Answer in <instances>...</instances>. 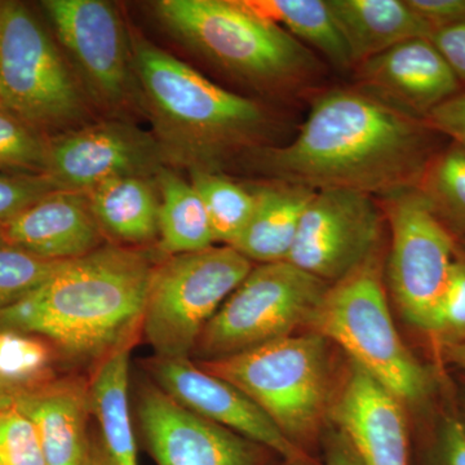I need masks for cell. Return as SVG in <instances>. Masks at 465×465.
Here are the masks:
<instances>
[{
    "label": "cell",
    "mask_w": 465,
    "mask_h": 465,
    "mask_svg": "<svg viewBox=\"0 0 465 465\" xmlns=\"http://www.w3.org/2000/svg\"><path fill=\"white\" fill-rule=\"evenodd\" d=\"M251 11L320 51L333 66L354 65L327 0H243Z\"/></svg>",
    "instance_id": "24"
},
{
    "label": "cell",
    "mask_w": 465,
    "mask_h": 465,
    "mask_svg": "<svg viewBox=\"0 0 465 465\" xmlns=\"http://www.w3.org/2000/svg\"><path fill=\"white\" fill-rule=\"evenodd\" d=\"M192 185L206 208L213 241L232 246L252 217L255 193L206 168L192 171Z\"/></svg>",
    "instance_id": "27"
},
{
    "label": "cell",
    "mask_w": 465,
    "mask_h": 465,
    "mask_svg": "<svg viewBox=\"0 0 465 465\" xmlns=\"http://www.w3.org/2000/svg\"><path fill=\"white\" fill-rule=\"evenodd\" d=\"M155 266L143 251L122 246L67 260L38 289L0 311V331L39 336L67 360L97 365L142 332Z\"/></svg>",
    "instance_id": "2"
},
{
    "label": "cell",
    "mask_w": 465,
    "mask_h": 465,
    "mask_svg": "<svg viewBox=\"0 0 465 465\" xmlns=\"http://www.w3.org/2000/svg\"><path fill=\"white\" fill-rule=\"evenodd\" d=\"M101 231L116 241L146 243L158 237L159 203L143 177H119L88 193Z\"/></svg>",
    "instance_id": "23"
},
{
    "label": "cell",
    "mask_w": 465,
    "mask_h": 465,
    "mask_svg": "<svg viewBox=\"0 0 465 465\" xmlns=\"http://www.w3.org/2000/svg\"><path fill=\"white\" fill-rule=\"evenodd\" d=\"M17 391L0 381V409H7L15 405Z\"/></svg>",
    "instance_id": "39"
},
{
    "label": "cell",
    "mask_w": 465,
    "mask_h": 465,
    "mask_svg": "<svg viewBox=\"0 0 465 465\" xmlns=\"http://www.w3.org/2000/svg\"><path fill=\"white\" fill-rule=\"evenodd\" d=\"M369 94L424 119L459 92L461 84L430 38L410 39L360 64Z\"/></svg>",
    "instance_id": "17"
},
{
    "label": "cell",
    "mask_w": 465,
    "mask_h": 465,
    "mask_svg": "<svg viewBox=\"0 0 465 465\" xmlns=\"http://www.w3.org/2000/svg\"><path fill=\"white\" fill-rule=\"evenodd\" d=\"M381 202L391 232V295L407 322L430 335L455 262V238L415 188L391 193Z\"/></svg>",
    "instance_id": "10"
},
{
    "label": "cell",
    "mask_w": 465,
    "mask_h": 465,
    "mask_svg": "<svg viewBox=\"0 0 465 465\" xmlns=\"http://www.w3.org/2000/svg\"><path fill=\"white\" fill-rule=\"evenodd\" d=\"M432 32L465 23V0H406Z\"/></svg>",
    "instance_id": "36"
},
{
    "label": "cell",
    "mask_w": 465,
    "mask_h": 465,
    "mask_svg": "<svg viewBox=\"0 0 465 465\" xmlns=\"http://www.w3.org/2000/svg\"><path fill=\"white\" fill-rule=\"evenodd\" d=\"M56 349L29 333L0 331V381L17 391L54 381Z\"/></svg>",
    "instance_id": "28"
},
{
    "label": "cell",
    "mask_w": 465,
    "mask_h": 465,
    "mask_svg": "<svg viewBox=\"0 0 465 465\" xmlns=\"http://www.w3.org/2000/svg\"><path fill=\"white\" fill-rule=\"evenodd\" d=\"M430 335L446 349L465 341V260H455Z\"/></svg>",
    "instance_id": "32"
},
{
    "label": "cell",
    "mask_w": 465,
    "mask_h": 465,
    "mask_svg": "<svg viewBox=\"0 0 465 465\" xmlns=\"http://www.w3.org/2000/svg\"><path fill=\"white\" fill-rule=\"evenodd\" d=\"M450 361L463 369L465 371V341L446 349Z\"/></svg>",
    "instance_id": "40"
},
{
    "label": "cell",
    "mask_w": 465,
    "mask_h": 465,
    "mask_svg": "<svg viewBox=\"0 0 465 465\" xmlns=\"http://www.w3.org/2000/svg\"><path fill=\"white\" fill-rule=\"evenodd\" d=\"M88 465H109L108 461H106L105 457H104L103 451L96 448H92L90 461H88Z\"/></svg>",
    "instance_id": "41"
},
{
    "label": "cell",
    "mask_w": 465,
    "mask_h": 465,
    "mask_svg": "<svg viewBox=\"0 0 465 465\" xmlns=\"http://www.w3.org/2000/svg\"><path fill=\"white\" fill-rule=\"evenodd\" d=\"M15 406L35 428L45 464L88 465L92 452L87 436L88 382L54 379L18 391Z\"/></svg>",
    "instance_id": "19"
},
{
    "label": "cell",
    "mask_w": 465,
    "mask_h": 465,
    "mask_svg": "<svg viewBox=\"0 0 465 465\" xmlns=\"http://www.w3.org/2000/svg\"><path fill=\"white\" fill-rule=\"evenodd\" d=\"M134 66L164 137L201 161L216 162L259 139L269 118L255 101L208 81L152 43H134Z\"/></svg>",
    "instance_id": "3"
},
{
    "label": "cell",
    "mask_w": 465,
    "mask_h": 465,
    "mask_svg": "<svg viewBox=\"0 0 465 465\" xmlns=\"http://www.w3.org/2000/svg\"><path fill=\"white\" fill-rule=\"evenodd\" d=\"M461 242H463V244H464V247H465V237L463 238V240H461Z\"/></svg>",
    "instance_id": "44"
},
{
    "label": "cell",
    "mask_w": 465,
    "mask_h": 465,
    "mask_svg": "<svg viewBox=\"0 0 465 465\" xmlns=\"http://www.w3.org/2000/svg\"><path fill=\"white\" fill-rule=\"evenodd\" d=\"M0 241L38 258L66 262L103 247V231L84 193L56 191L3 225Z\"/></svg>",
    "instance_id": "18"
},
{
    "label": "cell",
    "mask_w": 465,
    "mask_h": 465,
    "mask_svg": "<svg viewBox=\"0 0 465 465\" xmlns=\"http://www.w3.org/2000/svg\"><path fill=\"white\" fill-rule=\"evenodd\" d=\"M330 344L312 331L195 363L243 391L284 437L308 452L329 424L336 391Z\"/></svg>",
    "instance_id": "5"
},
{
    "label": "cell",
    "mask_w": 465,
    "mask_h": 465,
    "mask_svg": "<svg viewBox=\"0 0 465 465\" xmlns=\"http://www.w3.org/2000/svg\"><path fill=\"white\" fill-rule=\"evenodd\" d=\"M461 421H463V423L465 425V394L463 397V419H461Z\"/></svg>",
    "instance_id": "43"
},
{
    "label": "cell",
    "mask_w": 465,
    "mask_h": 465,
    "mask_svg": "<svg viewBox=\"0 0 465 465\" xmlns=\"http://www.w3.org/2000/svg\"><path fill=\"white\" fill-rule=\"evenodd\" d=\"M436 131L369 92L321 94L290 143L259 150L260 173L313 191L381 197L415 188L436 149Z\"/></svg>",
    "instance_id": "1"
},
{
    "label": "cell",
    "mask_w": 465,
    "mask_h": 465,
    "mask_svg": "<svg viewBox=\"0 0 465 465\" xmlns=\"http://www.w3.org/2000/svg\"><path fill=\"white\" fill-rule=\"evenodd\" d=\"M154 384L193 414L222 425L280 455L283 460H312L291 442L243 391L201 369L191 358L153 357L145 363Z\"/></svg>",
    "instance_id": "13"
},
{
    "label": "cell",
    "mask_w": 465,
    "mask_h": 465,
    "mask_svg": "<svg viewBox=\"0 0 465 465\" xmlns=\"http://www.w3.org/2000/svg\"><path fill=\"white\" fill-rule=\"evenodd\" d=\"M0 106L33 128L70 124L84 112L56 45L18 2H0Z\"/></svg>",
    "instance_id": "9"
},
{
    "label": "cell",
    "mask_w": 465,
    "mask_h": 465,
    "mask_svg": "<svg viewBox=\"0 0 465 465\" xmlns=\"http://www.w3.org/2000/svg\"><path fill=\"white\" fill-rule=\"evenodd\" d=\"M130 347L118 349L94 366L88 381L91 414L109 465H139L130 410Z\"/></svg>",
    "instance_id": "22"
},
{
    "label": "cell",
    "mask_w": 465,
    "mask_h": 465,
    "mask_svg": "<svg viewBox=\"0 0 465 465\" xmlns=\"http://www.w3.org/2000/svg\"><path fill=\"white\" fill-rule=\"evenodd\" d=\"M162 203L158 228L161 250L168 255L197 252L213 246V231L206 208L192 183L171 173L159 176Z\"/></svg>",
    "instance_id": "25"
},
{
    "label": "cell",
    "mask_w": 465,
    "mask_h": 465,
    "mask_svg": "<svg viewBox=\"0 0 465 465\" xmlns=\"http://www.w3.org/2000/svg\"><path fill=\"white\" fill-rule=\"evenodd\" d=\"M454 238L465 237V149L452 143L430 159L415 186Z\"/></svg>",
    "instance_id": "26"
},
{
    "label": "cell",
    "mask_w": 465,
    "mask_h": 465,
    "mask_svg": "<svg viewBox=\"0 0 465 465\" xmlns=\"http://www.w3.org/2000/svg\"><path fill=\"white\" fill-rule=\"evenodd\" d=\"M281 465H320V464H318L317 461L314 460V459H312V460H295V461L283 460V463Z\"/></svg>",
    "instance_id": "42"
},
{
    "label": "cell",
    "mask_w": 465,
    "mask_h": 465,
    "mask_svg": "<svg viewBox=\"0 0 465 465\" xmlns=\"http://www.w3.org/2000/svg\"><path fill=\"white\" fill-rule=\"evenodd\" d=\"M252 268L231 246L171 256L155 266L142 322L155 356L191 358L206 324Z\"/></svg>",
    "instance_id": "7"
},
{
    "label": "cell",
    "mask_w": 465,
    "mask_h": 465,
    "mask_svg": "<svg viewBox=\"0 0 465 465\" xmlns=\"http://www.w3.org/2000/svg\"><path fill=\"white\" fill-rule=\"evenodd\" d=\"M253 193L256 204L252 217L231 247L251 262H287L305 208L316 191L277 182L259 186Z\"/></svg>",
    "instance_id": "21"
},
{
    "label": "cell",
    "mask_w": 465,
    "mask_h": 465,
    "mask_svg": "<svg viewBox=\"0 0 465 465\" xmlns=\"http://www.w3.org/2000/svg\"><path fill=\"white\" fill-rule=\"evenodd\" d=\"M308 326L339 345L349 361L405 405H421L432 393L430 372L406 347L391 320L378 256L331 284Z\"/></svg>",
    "instance_id": "6"
},
{
    "label": "cell",
    "mask_w": 465,
    "mask_h": 465,
    "mask_svg": "<svg viewBox=\"0 0 465 465\" xmlns=\"http://www.w3.org/2000/svg\"><path fill=\"white\" fill-rule=\"evenodd\" d=\"M354 65L432 29L406 0H327Z\"/></svg>",
    "instance_id": "20"
},
{
    "label": "cell",
    "mask_w": 465,
    "mask_h": 465,
    "mask_svg": "<svg viewBox=\"0 0 465 465\" xmlns=\"http://www.w3.org/2000/svg\"><path fill=\"white\" fill-rule=\"evenodd\" d=\"M432 465H465V425L461 419H443L437 433Z\"/></svg>",
    "instance_id": "35"
},
{
    "label": "cell",
    "mask_w": 465,
    "mask_h": 465,
    "mask_svg": "<svg viewBox=\"0 0 465 465\" xmlns=\"http://www.w3.org/2000/svg\"><path fill=\"white\" fill-rule=\"evenodd\" d=\"M323 465H361L347 440L331 423L323 432Z\"/></svg>",
    "instance_id": "38"
},
{
    "label": "cell",
    "mask_w": 465,
    "mask_h": 465,
    "mask_svg": "<svg viewBox=\"0 0 465 465\" xmlns=\"http://www.w3.org/2000/svg\"><path fill=\"white\" fill-rule=\"evenodd\" d=\"M64 262L38 258L14 247H0V311L38 289Z\"/></svg>",
    "instance_id": "30"
},
{
    "label": "cell",
    "mask_w": 465,
    "mask_h": 465,
    "mask_svg": "<svg viewBox=\"0 0 465 465\" xmlns=\"http://www.w3.org/2000/svg\"><path fill=\"white\" fill-rule=\"evenodd\" d=\"M60 188L45 174L0 173V228L21 211Z\"/></svg>",
    "instance_id": "33"
},
{
    "label": "cell",
    "mask_w": 465,
    "mask_h": 465,
    "mask_svg": "<svg viewBox=\"0 0 465 465\" xmlns=\"http://www.w3.org/2000/svg\"><path fill=\"white\" fill-rule=\"evenodd\" d=\"M137 421L157 465H262L269 451L193 414L152 382L140 387Z\"/></svg>",
    "instance_id": "12"
},
{
    "label": "cell",
    "mask_w": 465,
    "mask_h": 465,
    "mask_svg": "<svg viewBox=\"0 0 465 465\" xmlns=\"http://www.w3.org/2000/svg\"><path fill=\"white\" fill-rule=\"evenodd\" d=\"M0 465H47L35 428L15 405L0 409Z\"/></svg>",
    "instance_id": "31"
},
{
    "label": "cell",
    "mask_w": 465,
    "mask_h": 465,
    "mask_svg": "<svg viewBox=\"0 0 465 465\" xmlns=\"http://www.w3.org/2000/svg\"><path fill=\"white\" fill-rule=\"evenodd\" d=\"M155 143L118 124L64 134L48 143L45 176L61 191L90 193L119 177H143L157 164Z\"/></svg>",
    "instance_id": "16"
},
{
    "label": "cell",
    "mask_w": 465,
    "mask_h": 465,
    "mask_svg": "<svg viewBox=\"0 0 465 465\" xmlns=\"http://www.w3.org/2000/svg\"><path fill=\"white\" fill-rule=\"evenodd\" d=\"M60 42L74 58L92 94L109 106L124 105L131 69L124 26L103 0H45Z\"/></svg>",
    "instance_id": "14"
},
{
    "label": "cell",
    "mask_w": 465,
    "mask_h": 465,
    "mask_svg": "<svg viewBox=\"0 0 465 465\" xmlns=\"http://www.w3.org/2000/svg\"><path fill=\"white\" fill-rule=\"evenodd\" d=\"M48 143L35 128L0 106V170L45 174Z\"/></svg>",
    "instance_id": "29"
},
{
    "label": "cell",
    "mask_w": 465,
    "mask_h": 465,
    "mask_svg": "<svg viewBox=\"0 0 465 465\" xmlns=\"http://www.w3.org/2000/svg\"><path fill=\"white\" fill-rule=\"evenodd\" d=\"M331 284L289 262L252 268L206 324L191 358L234 356L308 326Z\"/></svg>",
    "instance_id": "8"
},
{
    "label": "cell",
    "mask_w": 465,
    "mask_h": 465,
    "mask_svg": "<svg viewBox=\"0 0 465 465\" xmlns=\"http://www.w3.org/2000/svg\"><path fill=\"white\" fill-rule=\"evenodd\" d=\"M381 213L366 193L316 192L287 262L330 284L344 280L375 258L381 238Z\"/></svg>",
    "instance_id": "11"
},
{
    "label": "cell",
    "mask_w": 465,
    "mask_h": 465,
    "mask_svg": "<svg viewBox=\"0 0 465 465\" xmlns=\"http://www.w3.org/2000/svg\"><path fill=\"white\" fill-rule=\"evenodd\" d=\"M430 39L465 84V23L437 30Z\"/></svg>",
    "instance_id": "37"
},
{
    "label": "cell",
    "mask_w": 465,
    "mask_h": 465,
    "mask_svg": "<svg viewBox=\"0 0 465 465\" xmlns=\"http://www.w3.org/2000/svg\"><path fill=\"white\" fill-rule=\"evenodd\" d=\"M405 403L349 361L333 394L329 423L344 437L361 465H410Z\"/></svg>",
    "instance_id": "15"
},
{
    "label": "cell",
    "mask_w": 465,
    "mask_h": 465,
    "mask_svg": "<svg viewBox=\"0 0 465 465\" xmlns=\"http://www.w3.org/2000/svg\"><path fill=\"white\" fill-rule=\"evenodd\" d=\"M168 32L220 69L264 90H293L317 72L313 54L282 27L232 0H161Z\"/></svg>",
    "instance_id": "4"
},
{
    "label": "cell",
    "mask_w": 465,
    "mask_h": 465,
    "mask_svg": "<svg viewBox=\"0 0 465 465\" xmlns=\"http://www.w3.org/2000/svg\"><path fill=\"white\" fill-rule=\"evenodd\" d=\"M424 121L437 134H445L465 149V91L430 110Z\"/></svg>",
    "instance_id": "34"
}]
</instances>
